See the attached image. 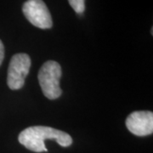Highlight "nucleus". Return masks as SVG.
Masks as SVG:
<instances>
[{
  "mask_svg": "<svg viewBox=\"0 0 153 153\" xmlns=\"http://www.w3.org/2000/svg\"><path fill=\"white\" fill-rule=\"evenodd\" d=\"M18 140L22 146L34 152H48L45 140H54L63 147H68L72 144V139L67 133L46 126L29 127L19 134Z\"/></svg>",
  "mask_w": 153,
  "mask_h": 153,
  "instance_id": "f257e3e1",
  "label": "nucleus"
},
{
  "mask_svg": "<svg viewBox=\"0 0 153 153\" xmlns=\"http://www.w3.org/2000/svg\"><path fill=\"white\" fill-rule=\"evenodd\" d=\"M61 74V66L54 60L46 61L39 70L38 82L46 98L55 100L61 95L62 91L60 87Z\"/></svg>",
  "mask_w": 153,
  "mask_h": 153,
  "instance_id": "f03ea898",
  "label": "nucleus"
},
{
  "mask_svg": "<svg viewBox=\"0 0 153 153\" xmlns=\"http://www.w3.org/2000/svg\"><path fill=\"white\" fill-rule=\"evenodd\" d=\"M31 64V59L27 54H16L11 58L7 76V83L10 89L17 90L24 86Z\"/></svg>",
  "mask_w": 153,
  "mask_h": 153,
  "instance_id": "7ed1b4c3",
  "label": "nucleus"
},
{
  "mask_svg": "<svg viewBox=\"0 0 153 153\" xmlns=\"http://www.w3.org/2000/svg\"><path fill=\"white\" fill-rule=\"evenodd\" d=\"M25 17L34 27L41 29H49L53 21L48 7L43 0H27L22 6Z\"/></svg>",
  "mask_w": 153,
  "mask_h": 153,
  "instance_id": "20e7f679",
  "label": "nucleus"
},
{
  "mask_svg": "<svg viewBox=\"0 0 153 153\" xmlns=\"http://www.w3.org/2000/svg\"><path fill=\"white\" fill-rule=\"evenodd\" d=\"M127 128L137 136H146L153 133V113L150 111H134L126 119Z\"/></svg>",
  "mask_w": 153,
  "mask_h": 153,
  "instance_id": "39448f33",
  "label": "nucleus"
},
{
  "mask_svg": "<svg viewBox=\"0 0 153 153\" xmlns=\"http://www.w3.org/2000/svg\"><path fill=\"white\" fill-rule=\"evenodd\" d=\"M71 7L73 9V10L78 15H82L85 10V0H68Z\"/></svg>",
  "mask_w": 153,
  "mask_h": 153,
  "instance_id": "423d86ee",
  "label": "nucleus"
},
{
  "mask_svg": "<svg viewBox=\"0 0 153 153\" xmlns=\"http://www.w3.org/2000/svg\"><path fill=\"white\" fill-rule=\"evenodd\" d=\"M4 59V46L3 42L0 39V66L2 65V62Z\"/></svg>",
  "mask_w": 153,
  "mask_h": 153,
  "instance_id": "0eeeda50",
  "label": "nucleus"
}]
</instances>
